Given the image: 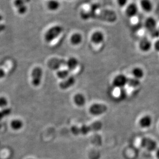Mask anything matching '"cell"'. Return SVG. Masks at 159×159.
Segmentation results:
<instances>
[{
  "label": "cell",
  "instance_id": "26",
  "mask_svg": "<svg viewBox=\"0 0 159 159\" xmlns=\"http://www.w3.org/2000/svg\"><path fill=\"white\" fill-rule=\"evenodd\" d=\"M153 47L157 52H159V39H157L156 40L155 43L153 44Z\"/></svg>",
  "mask_w": 159,
  "mask_h": 159
},
{
  "label": "cell",
  "instance_id": "22",
  "mask_svg": "<svg viewBox=\"0 0 159 159\" xmlns=\"http://www.w3.org/2000/svg\"><path fill=\"white\" fill-rule=\"evenodd\" d=\"M127 84L131 87H138L140 85V81H139V80L135 78L128 79Z\"/></svg>",
  "mask_w": 159,
  "mask_h": 159
},
{
  "label": "cell",
  "instance_id": "28",
  "mask_svg": "<svg viewBox=\"0 0 159 159\" xmlns=\"http://www.w3.org/2000/svg\"><path fill=\"white\" fill-rule=\"evenodd\" d=\"M119 97L120 98H122V99H124L126 97V92H125V90H123L121 92Z\"/></svg>",
  "mask_w": 159,
  "mask_h": 159
},
{
  "label": "cell",
  "instance_id": "6",
  "mask_svg": "<svg viewBox=\"0 0 159 159\" xmlns=\"http://www.w3.org/2000/svg\"><path fill=\"white\" fill-rule=\"evenodd\" d=\"M107 110V107L106 105L100 103H95L92 105L89 108V112L92 115L99 116L105 113Z\"/></svg>",
  "mask_w": 159,
  "mask_h": 159
},
{
  "label": "cell",
  "instance_id": "3",
  "mask_svg": "<svg viewBox=\"0 0 159 159\" xmlns=\"http://www.w3.org/2000/svg\"><path fill=\"white\" fill-rule=\"evenodd\" d=\"M139 6L135 3H129L125 7V14L129 18H133L138 15Z\"/></svg>",
  "mask_w": 159,
  "mask_h": 159
},
{
  "label": "cell",
  "instance_id": "5",
  "mask_svg": "<svg viewBox=\"0 0 159 159\" xmlns=\"http://www.w3.org/2000/svg\"><path fill=\"white\" fill-rule=\"evenodd\" d=\"M141 146L149 152H154L157 148V143L153 139L148 138H145L141 141Z\"/></svg>",
  "mask_w": 159,
  "mask_h": 159
},
{
  "label": "cell",
  "instance_id": "13",
  "mask_svg": "<svg viewBox=\"0 0 159 159\" xmlns=\"http://www.w3.org/2000/svg\"><path fill=\"white\" fill-rule=\"evenodd\" d=\"M75 82V78L74 77L71 76L60 83V87L61 89L66 90L74 86Z\"/></svg>",
  "mask_w": 159,
  "mask_h": 159
},
{
  "label": "cell",
  "instance_id": "18",
  "mask_svg": "<svg viewBox=\"0 0 159 159\" xmlns=\"http://www.w3.org/2000/svg\"><path fill=\"white\" fill-rule=\"evenodd\" d=\"M74 100L75 103L78 107H82L85 104V98L81 93H78L75 95L74 97Z\"/></svg>",
  "mask_w": 159,
  "mask_h": 159
},
{
  "label": "cell",
  "instance_id": "4",
  "mask_svg": "<svg viewBox=\"0 0 159 159\" xmlns=\"http://www.w3.org/2000/svg\"><path fill=\"white\" fill-rule=\"evenodd\" d=\"M32 83L35 87H38L41 83L43 70L40 67H36L32 72Z\"/></svg>",
  "mask_w": 159,
  "mask_h": 159
},
{
  "label": "cell",
  "instance_id": "15",
  "mask_svg": "<svg viewBox=\"0 0 159 159\" xmlns=\"http://www.w3.org/2000/svg\"><path fill=\"white\" fill-rule=\"evenodd\" d=\"M152 119L149 115H146L143 117L139 120V125L143 128H148L152 125Z\"/></svg>",
  "mask_w": 159,
  "mask_h": 159
},
{
  "label": "cell",
  "instance_id": "14",
  "mask_svg": "<svg viewBox=\"0 0 159 159\" xmlns=\"http://www.w3.org/2000/svg\"><path fill=\"white\" fill-rule=\"evenodd\" d=\"M69 40L71 44L73 46H79L82 42L83 36L80 33H75L71 35Z\"/></svg>",
  "mask_w": 159,
  "mask_h": 159
},
{
  "label": "cell",
  "instance_id": "2",
  "mask_svg": "<svg viewBox=\"0 0 159 159\" xmlns=\"http://www.w3.org/2000/svg\"><path fill=\"white\" fill-rule=\"evenodd\" d=\"M63 31V27L60 25H55L51 26L44 33V41L47 43H52L61 35Z\"/></svg>",
  "mask_w": 159,
  "mask_h": 159
},
{
  "label": "cell",
  "instance_id": "21",
  "mask_svg": "<svg viewBox=\"0 0 159 159\" xmlns=\"http://www.w3.org/2000/svg\"><path fill=\"white\" fill-rule=\"evenodd\" d=\"M69 74H70V71L69 70L63 69V70L58 71L57 72V76L58 78L61 79H66L69 77Z\"/></svg>",
  "mask_w": 159,
  "mask_h": 159
},
{
  "label": "cell",
  "instance_id": "29",
  "mask_svg": "<svg viewBox=\"0 0 159 159\" xmlns=\"http://www.w3.org/2000/svg\"><path fill=\"white\" fill-rule=\"evenodd\" d=\"M5 76V72L2 69H0V79L4 78Z\"/></svg>",
  "mask_w": 159,
  "mask_h": 159
},
{
  "label": "cell",
  "instance_id": "1",
  "mask_svg": "<svg viewBox=\"0 0 159 159\" xmlns=\"http://www.w3.org/2000/svg\"><path fill=\"white\" fill-rule=\"evenodd\" d=\"M102 128V124L100 121H96L90 125H83L81 127L76 125L71 128V133L75 136L79 135H87L92 132L100 131Z\"/></svg>",
  "mask_w": 159,
  "mask_h": 159
},
{
  "label": "cell",
  "instance_id": "23",
  "mask_svg": "<svg viewBox=\"0 0 159 159\" xmlns=\"http://www.w3.org/2000/svg\"><path fill=\"white\" fill-rule=\"evenodd\" d=\"M17 12H18V14L20 15H25L26 14L27 11H28V6L26 5H23V6H20L19 7L17 8Z\"/></svg>",
  "mask_w": 159,
  "mask_h": 159
},
{
  "label": "cell",
  "instance_id": "30",
  "mask_svg": "<svg viewBox=\"0 0 159 159\" xmlns=\"http://www.w3.org/2000/svg\"><path fill=\"white\" fill-rule=\"evenodd\" d=\"M156 157L157 159H159V149H158L156 151Z\"/></svg>",
  "mask_w": 159,
  "mask_h": 159
},
{
  "label": "cell",
  "instance_id": "31",
  "mask_svg": "<svg viewBox=\"0 0 159 159\" xmlns=\"http://www.w3.org/2000/svg\"><path fill=\"white\" fill-rule=\"evenodd\" d=\"M4 20V17L1 14H0V23H2V22Z\"/></svg>",
  "mask_w": 159,
  "mask_h": 159
},
{
  "label": "cell",
  "instance_id": "25",
  "mask_svg": "<svg viewBox=\"0 0 159 159\" xmlns=\"http://www.w3.org/2000/svg\"><path fill=\"white\" fill-rule=\"evenodd\" d=\"M116 3L120 8H125L129 3V0H116Z\"/></svg>",
  "mask_w": 159,
  "mask_h": 159
},
{
  "label": "cell",
  "instance_id": "17",
  "mask_svg": "<svg viewBox=\"0 0 159 159\" xmlns=\"http://www.w3.org/2000/svg\"><path fill=\"white\" fill-rule=\"evenodd\" d=\"M78 61L74 57H71L66 61V66L69 71L74 70L78 65Z\"/></svg>",
  "mask_w": 159,
  "mask_h": 159
},
{
  "label": "cell",
  "instance_id": "8",
  "mask_svg": "<svg viewBox=\"0 0 159 159\" xmlns=\"http://www.w3.org/2000/svg\"><path fill=\"white\" fill-rule=\"evenodd\" d=\"M139 6L143 11L147 14L152 12L154 8V5L152 0H140Z\"/></svg>",
  "mask_w": 159,
  "mask_h": 159
},
{
  "label": "cell",
  "instance_id": "32",
  "mask_svg": "<svg viewBox=\"0 0 159 159\" xmlns=\"http://www.w3.org/2000/svg\"></svg>",
  "mask_w": 159,
  "mask_h": 159
},
{
  "label": "cell",
  "instance_id": "19",
  "mask_svg": "<svg viewBox=\"0 0 159 159\" xmlns=\"http://www.w3.org/2000/svg\"><path fill=\"white\" fill-rule=\"evenodd\" d=\"M11 128L15 131H18L21 129L23 127V123L22 121L20 119H14L11 123Z\"/></svg>",
  "mask_w": 159,
  "mask_h": 159
},
{
  "label": "cell",
  "instance_id": "7",
  "mask_svg": "<svg viewBox=\"0 0 159 159\" xmlns=\"http://www.w3.org/2000/svg\"><path fill=\"white\" fill-rule=\"evenodd\" d=\"M66 61L58 59V58H52L48 63V66L50 69L53 70H57L60 69L62 66H66Z\"/></svg>",
  "mask_w": 159,
  "mask_h": 159
},
{
  "label": "cell",
  "instance_id": "24",
  "mask_svg": "<svg viewBox=\"0 0 159 159\" xmlns=\"http://www.w3.org/2000/svg\"><path fill=\"white\" fill-rule=\"evenodd\" d=\"M8 100L7 98H5L4 97H0V108L3 109L6 107L7 106Z\"/></svg>",
  "mask_w": 159,
  "mask_h": 159
},
{
  "label": "cell",
  "instance_id": "9",
  "mask_svg": "<svg viewBox=\"0 0 159 159\" xmlns=\"http://www.w3.org/2000/svg\"><path fill=\"white\" fill-rule=\"evenodd\" d=\"M144 25L146 30L151 33L157 30V21L155 18L149 17L145 20Z\"/></svg>",
  "mask_w": 159,
  "mask_h": 159
},
{
  "label": "cell",
  "instance_id": "33",
  "mask_svg": "<svg viewBox=\"0 0 159 159\" xmlns=\"http://www.w3.org/2000/svg\"><path fill=\"white\" fill-rule=\"evenodd\" d=\"M58 1H59V0H58Z\"/></svg>",
  "mask_w": 159,
  "mask_h": 159
},
{
  "label": "cell",
  "instance_id": "20",
  "mask_svg": "<svg viewBox=\"0 0 159 159\" xmlns=\"http://www.w3.org/2000/svg\"><path fill=\"white\" fill-rule=\"evenodd\" d=\"M132 75L135 78L141 79L144 77V71L140 68H135L132 70Z\"/></svg>",
  "mask_w": 159,
  "mask_h": 159
},
{
  "label": "cell",
  "instance_id": "27",
  "mask_svg": "<svg viewBox=\"0 0 159 159\" xmlns=\"http://www.w3.org/2000/svg\"><path fill=\"white\" fill-rule=\"evenodd\" d=\"M6 29V26L2 23H0V34L3 32Z\"/></svg>",
  "mask_w": 159,
  "mask_h": 159
},
{
  "label": "cell",
  "instance_id": "16",
  "mask_svg": "<svg viewBox=\"0 0 159 159\" xmlns=\"http://www.w3.org/2000/svg\"><path fill=\"white\" fill-rule=\"evenodd\" d=\"M47 7L51 11H56L60 9L61 3L58 0H49L47 3Z\"/></svg>",
  "mask_w": 159,
  "mask_h": 159
},
{
  "label": "cell",
  "instance_id": "11",
  "mask_svg": "<svg viewBox=\"0 0 159 159\" xmlns=\"http://www.w3.org/2000/svg\"><path fill=\"white\" fill-rule=\"evenodd\" d=\"M105 39L104 33L101 31L93 32L90 36V41L95 44H99L102 43Z\"/></svg>",
  "mask_w": 159,
  "mask_h": 159
},
{
  "label": "cell",
  "instance_id": "12",
  "mask_svg": "<svg viewBox=\"0 0 159 159\" xmlns=\"http://www.w3.org/2000/svg\"><path fill=\"white\" fill-rule=\"evenodd\" d=\"M128 79L125 75H120L115 77L113 82V84L115 87L123 89L127 84Z\"/></svg>",
  "mask_w": 159,
  "mask_h": 159
},
{
  "label": "cell",
  "instance_id": "10",
  "mask_svg": "<svg viewBox=\"0 0 159 159\" xmlns=\"http://www.w3.org/2000/svg\"><path fill=\"white\" fill-rule=\"evenodd\" d=\"M139 47L142 52H148L152 49L153 47V44L150 39L146 37H144L140 40Z\"/></svg>",
  "mask_w": 159,
  "mask_h": 159
}]
</instances>
